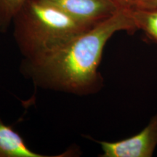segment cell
I'll use <instances>...</instances> for the list:
<instances>
[{"instance_id":"cell-2","label":"cell","mask_w":157,"mask_h":157,"mask_svg":"<svg viewBox=\"0 0 157 157\" xmlns=\"http://www.w3.org/2000/svg\"><path fill=\"white\" fill-rule=\"evenodd\" d=\"M12 25L13 38L25 59L47 53L90 29L42 0H28Z\"/></svg>"},{"instance_id":"cell-1","label":"cell","mask_w":157,"mask_h":157,"mask_svg":"<svg viewBox=\"0 0 157 157\" xmlns=\"http://www.w3.org/2000/svg\"><path fill=\"white\" fill-rule=\"evenodd\" d=\"M137 30L126 10H119L59 48L36 58H23L20 71L42 89L77 96L93 95L104 85L98 68L106 43L116 33L132 34Z\"/></svg>"},{"instance_id":"cell-5","label":"cell","mask_w":157,"mask_h":157,"mask_svg":"<svg viewBox=\"0 0 157 157\" xmlns=\"http://www.w3.org/2000/svg\"><path fill=\"white\" fill-rule=\"evenodd\" d=\"M64 152L61 155L47 156L32 151L23 138L10 125L6 124L0 117V157H62L68 156Z\"/></svg>"},{"instance_id":"cell-8","label":"cell","mask_w":157,"mask_h":157,"mask_svg":"<svg viewBox=\"0 0 157 157\" xmlns=\"http://www.w3.org/2000/svg\"><path fill=\"white\" fill-rule=\"evenodd\" d=\"M133 7L143 9H157V0H137Z\"/></svg>"},{"instance_id":"cell-3","label":"cell","mask_w":157,"mask_h":157,"mask_svg":"<svg viewBox=\"0 0 157 157\" xmlns=\"http://www.w3.org/2000/svg\"><path fill=\"white\" fill-rule=\"evenodd\" d=\"M102 157H151L157 147V114L144 129L133 136L116 141H98Z\"/></svg>"},{"instance_id":"cell-4","label":"cell","mask_w":157,"mask_h":157,"mask_svg":"<svg viewBox=\"0 0 157 157\" xmlns=\"http://www.w3.org/2000/svg\"><path fill=\"white\" fill-rule=\"evenodd\" d=\"M60 10L74 21L93 28L119 10L112 0H42Z\"/></svg>"},{"instance_id":"cell-7","label":"cell","mask_w":157,"mask_h":157,"mask_svg":"<svg viewBox=\"0 0 157 157\" xmlns=\"http://www.w3.org/2000/svg\"><path fill=\"white\" fill-rule=\"evenodd\" d=\"M28 0H0V33H6L13 17Z\"/></svg>"},{"instance_id":"cell-6","label":"cell","mask_w":157,"mask_h":157,"mask_svg":"<svg viewBox=\"0 0 157 157\" xmlns=\"http://www.w3.org/2000/svg\"><path fill=\"white\" fill-rule=\"evenodd\" d=\"M137 30H141L157 43V9L132 7L126 10Z\"/></svg>"},{"instance_id":"cell-9","label":"cell","mask_w":157,"mask_h":157,"mask_svg":"<svg viewBox=\"0 0 157 157\" xmlns=\"http://www.w3.org/2000/svg\"><path fill=\"white\" fill-rule=\"evenodd\" d=\"M121 10H128L133 7L137 0H112Z\"/></svg>"}]
</instances>
